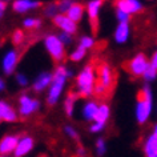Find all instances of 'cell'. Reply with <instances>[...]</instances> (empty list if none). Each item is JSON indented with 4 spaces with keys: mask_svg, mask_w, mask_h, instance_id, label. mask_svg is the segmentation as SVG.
I'll use <instances>...</instances> for the list:
<instances>
[{
    "mask_svg": "<svg viewBox=\"0 0 157 157\" xmlns=\"http://www.w3.org/2000/svg\"><path fill=\"white\" fill-rule=\"evenodd\" d=\"M76 85H77V96L81 97H87L89 95H92L95 91V85H96V80H95V69L92 65H88L81 71L80 75L77 76L76 80Z\"/></svg>",
    "mask_w": 157,
    "mask_h": 157,
    "instance_id": "6da1fadb",
    "label": "cell"
},
{
    "mask_svg": "<svg viewBox=\"0 0 157 157\" xmlns=\"http://www.w3.org/2000/svg\"><path fill=\"white\" fill-rule=\"evenodd\" d=\"M71 76V72L67 71L64 67H59L56 69V72L53 75V80L51 83V88H49V93H48V104L53 105L57 103L59 97H60L61 92H63V88H64V84H65V80L67 77Z\"/></svg>",
    "mask_w": 157,
    "mask_h": 157,
    "instance_id": "7a4b0ae2",
    "label": "cell"
},
{
    "mask_svg": "<svg viewBox=\"0 0 157 157\" xmlns=\"http://www.w3.org/2000/svg\"><path fill=\"white\" fill-rule=\"evenodd\" d=\"M152 111V93L149 87L141 89L137 95V105H136V117L139 123H144L149 117V113Z\"/></svg>",
    "mask_w": 157,
    "mask_h": 157,
    "instance_id": "3957f363",
    "label": "cell"
},
{
    "mask_svg": "<svg viewBox=\"0 0 157 157\" xmlns=\"http://www.w3.org/2000/svg\"><path fill=\"white\" fill-rule=\"evenodd\" d=\"M45 47L48 49L49 55L52 56L55 61H60L64 59L65 53H64V44L61 43V40L57 36L49 35L45 39Z\"/></svg>",
    "mask_w": 157,
    "mask_h": 157,
    "instance_id": "277c9868",
    "label": "cell"
},
{
    "mask_svg": "<svg viewBox=\"0 0 157 157\" xmlns=\"http://www.w3.org/2000/svg\"><path fill=\"white\" fill-rule=\"evenodd\" d=\"M149 65L151 64L147 61V57H145L143 53H139L129 63L125 64V68H127L128 72L131 75H133V76H141V75L144 76V73L147 72Z\"/></svg>",
    "mask_w": 157,
    "mask_h": 157,
    "instance_id": "5b68a950",
    "label": "cell"
},
{
    "mask_svg": "<svg viewBox=\"0 0 157 157\" xmlns=\"http://www.w3.org/2000/svg\"><path fill=\"white\" fill-rule=\"evenodd\" d=\"M97 83L103 84L105 88H107L108 93L111 92V89L113 87V84H115V80H113V73L111 68L108 67V64H100L97 67Z\"/></svg>",
    "mask_w": 157,
    "mask_h": 157,
    "instance_id": "8992f818",
    "label": "cell"
},
{
    "mask_svg": "<svg viewBox=\"0 0 157 157\" xmlns=\"http://www.w3.org/2000/svg\"><path fill=\"white\" fill-rule=\"evenodd\" d=\"M53 23L59 27V28L63 29V32H67L69 35L76 32V28H77L76 23L73 20H71L67 15H56V16L53 17Z\"/></svg>",
    "mask_w": 157,
    "mask_h": 157,
    "instance_id": "52a82bcc",
    "label": "cell"
},
{
    "mask_svg": "<svg viewBox=\"0 0 157 157\" xmlns=\"http://www.w3.org/2000/svg\"><path fill=\"white\" fill-rule=\"evenodd\" d=\"M19 103H20V113L23 116L31 115V113H33L35 111H37L39 107H40L37 100H33L28 96H21Z\"/></svg>",
    "mask_w": 157,
    "mask_h": 157,
    "instance_id": "ba28073f",
    "label": "cell"
},
{
    "mask_svg": "<svg viewBox=\"0 0 157 157\" xmlns=\"http://www.w3.org/2000/svg\"><path fill=\"white\" fill-rule=\"evenodd\" d=\"M116 6H117V10L123 11V12L128 13V15L136 13L143 8L140 3L136 2V0H120V2L116 3Z\"/></svg>",
    "mask_w": 157,
    "mask_h": 157,
    "instance_id": "9c48e42d",
    "label": "cell"
},
{
    "mask_svg": "<svg viewBox=\"0 0 157 157\" xmlns=\"http://www.w3.org/2000/svg\"><path fill=\"white\" fill-rule=\"evenodd\" d=\"M19 141L20 140H17V137H15V136L4 137V139L2 140V143H0V152H2V155H6V153H10L12 151H16Z\"/></svg>",
    "mask_w": 157,
    "mask_h": 157,
    "instance_id": "30bf717a",
    "label": "cell"
},
{
    "mask_svg": "<svg viewBox=\"0 0 157 157\" xmlns=\"http://www.w3.org/2000/svg\"><path fill=\"white\" fill-rule=\"evenodd\" d=\"M17 63V53L16 51H11L4 56V60H3V69H4L6 73H12V71L15 69Z\"/></svg>",
    "mask_w": 157,
    "mask_h": 157,
    "instance_id": "8fae6325",
    "label": "cell"
},
{
    "mask_svg": "<svg viewBox=\"0 0 157 157\" xmlns=\"http://www.w3.org/2000/svg\"><path fill=\"white\" fill-rule=\"evenodd\" d=\"M0 117H2L3 121H15L17 119V115L11 105L2 101L0 103Z\"/></svg>",
    "mask_w": 157,
    "mask_h": 157,
    "instance_id": "7c38bea8",
    "label": "cell"
},
{
    "mask_svg": "<svg viewBox=\"0 0 157 157\" xmlns=\"http://www.w3.org/2000/svg\"><path fill=\"white\" fill-rule=\"evenodd\" d=\"M32 147H33V140L31 137H24V139H21L19 141V145H17L16 151H15V156L16 157L24 156L25 153H28L32 149Z\"/></svg>",
    "mask_w": 157,
    "mask_h": 157,
    "instance_id": "4fadbf2b",
    "label": "cell"
},
{
    "mask_svg": "<svg viewBox=\"0 0 157 157\" xmlns=\"http://www.w3.org/2000/svg\"><path fill=\"white\" fill-rule=\"evenodd\" d=\"M144 151L147 157H157V135L153 133L148 137V140L145 141Z\"/></svg>",
    "mask_w": 157,
    "mask_h": 157,
    "instance_id": "5bb4252c",
    "label": "cell"
},
{
    "mask_svg": "<svg viewBox=\"0 0 157 157\" xmlns=\"http://www.w3.org/2000/svg\"><path fill=\"white\" fill-rule=\"evenodd\" d=\"M52 80H53V76L51 73H47V72L41 73L40 76L36 78V81H35L33 89L37 91V92H40V91H43V89H45L47 87H48L49 83H52Z\"/></svg>",
    "mask_w": 157,
    "mask_h": 157,
    "instance_id": "9a60e30c",
    "label": "cell"
},
{
    "mask_svg": "<svg viewBox=\"0 0 157 157\" xmlns=\"http://www.w3.org/2000/svg\"><path fill=\"white\" fill-rule=\"evenodd\" d=\"M100 6H101L100 0H95V2H91L88 4L89 19H91V24L93 25V29H95V31H96V27H97V16H99Z\"/></svg>",
    "mask_w": 157,
    "mask_h": 157,
    "instance_id": "2e32d148",
    "label": "cell"
},
{
    "mask_svg": "<svg viewBox=\"0 0 157 157\" xmlns=\"http://www.w3.org/2000/svg\"><path fill=\"white\" fill-rule=\"evenodd\" d=\"M129 36V27L128 23H120L115 32V40L117 43H125Z\"/></svg>",
    "mask_w": 157,
    "mask_h": 157,
    "instance_id": "e0dca14e",
    "label": "cell"
},
{
    "mask_svg": "<svg viewBox=\"0 0 157 157\" xmlns=\"http://www.w3.org/2000/svg\"><path fill=\"white\" fill-rule=\"evenodd\" d=\"M97 112H99V107L96 105V103H87L85 104V107L83 109V115L87 120H96V116H97Z\"/></svg>",
    "mask_w": 157,
    "mask_h": 157,
    "instance_id": "ac0fdd59",
    "label": "cell"
},
{
    "mask_svg": "<svg viewBox=\"0 0 157 157\" xmlns=\"http://www.w3.org/2000/svg\"><path fill=\"white\" fill-rule=\"evenodd\" d=\"M83 13H84V8L83 6L80 4H72V7L68 10V12H67V16H68L71 20H73L75 23L78 21L81 17H83Z\"/></svg>",
    "mask_w": 157,
    "mask_h": 157,
    "instance_id": "d6986e66",
    "label": "cell"
},
{
    "mask_svg": "<svg viewBox=\"0 0 157 157\" xmlns=\"http://www.w3.org/2000/svg\"><path fill=\"white\" fill-rule=\"evenodd\" d=\"M37 6H39L37 2H31V0H17V2L13 3V8L17 12H25L29 8H33V7Z\"/></svg>",
    "mask_w": 157,
    "mask_h": 157,
    "instance_id": "ffe728a7",
    "label": "cell"
},
{
    "mask_svg": "<svg viewBox=\"0 0 157 157\" xmlns=\"http://www.w3.org/2000/svg\"><path fill=\"white\" fill-rule=\"evenodd\" d=\"M109 117V107L107 104H101L99 107V112H97V116H96V123H100V124H104L107 123Z\"/></svg>",
    "mask_w": 157,
    "mask_h": 157,
    "instance_id": "44dd1931",
    "label": "cell"
},
{
    "mask_svg": "<svg viewBox=\"0 0 157 157\" xmlns=\"http://www.w3.org/2000/svg\"><path fill=\"white\" fill-rule=\"evenodd\" d=\"M76 97H77V93L71 92L69 95H68V97H67V100H65L64 107H65V112H67V115H68V116H72L73 104H75V100H76Z\"/></svg>",
    "mask_w": 157,
    "mask_h": 157,
    "instance_id": "7402d4cb",
    "label": "cell"
},
{
    "mask_svg": "<svg viewBox=\"0 0 157 157\" xmlns=\"http://www.w3.org/2000/svg\"><path fill=\"white\" fill-rule=\"evenodd\" d=\"M157 76V69L153 65H149V68L147 69V72L144 73V78L147 81H152L153 78H156Z\"/></svg>",
    "mask_w": 157,
    "mask_h": 157,
    "instance_id": "603a6c76",
    "label": "cell"
},
{
    "mask_svg": "<svg viewBox=\"0 0 157 157\" xmlns=\"http://www.w3.org/2000/svg\"><path fill=\"white\" fill-rule=\"evenodd\" d=\"M84 55H85V48H83V47L80 45L72 55H71V59H72L73 61H78V60H81V59L84 57Z\"/></svg>",
    "mask_w": 157,
    "mask_h": 157,
    "instance_id": "cb8c5ba5",
    "label": "cell"
},
{
    "mask_svg": "<svg viewBox=\"0 0 157 157\" xmlns=\"http://www.w3.org/2000/svg\"><path fill=\"white\" fill-rule=\"evenodd\" d=\"M37 25H40V20H37V19H27L24 21V27H27V28H33Z\"/></svg>",
    "mask_w": 157,
    "mask_h": 157,
    "instance_id": "d4e9b609",
    "label": "cell"
},
{
    "mask_svg": "<svg viewBox=\"0 0 157 157\" xmlns=\"http://www.w3.org/2000/svg\"><path fill=\"white\" fill-rule=\"evenodd\" d=\"M80 45L83 47V48H91V47L93 45V39L92 37H83L80 41Z\"/></svg>",
    "mask_w": 157,
    "mask_h": 157,
    "instance_id": "484cf974",
    "label": "cell"
},
{
    "mask_svg": "<svg viewBox=\"0 0 157 157\" xmlns=\"http://www.w3.org/2000/svg\"><path fill=\"white\" fill-rule=\"evenodd\" d=\"M96 148H97V153L101 156L105 153V144H104V140L103 139H99L96 143Z\"/></svg>",
    "mask_w": 157,
    "mask_h": 157,
    "instance_id": "4316f807",
    "label": "cell"
},
{
    "mask_svg": "<svg viewBox=\"0 0 157 157\" xmlns=\"http://www.w3.org/2000/svg\"><path fill=\"white\" fill-rule=\"evenodd\" d=\"M116 15H117V17H119L120 23H128V19H129V15L128 13H125V12H123V11L117 10Z\"/></svg>",
    "mask_w": 157,
    "mask_h": 157,
    "instance_id": "83f0119b",
    "label": "cell"
},
{
    "mask_svg": "<svg viewBox=\"0 0 157 157\" xmlns=\"http://www.w3.org/2000/svg\"><path fill=\"white\" fill-rule=\"evenodd\" d=\"M61 40V43L63 44H68V43H71V35L69 33H67V32H63V33H60V37H59Z\"/></svg>",
    "mask_w": 157,
    "mask_h": 157,
    "instance_id": "f1b7e54d",
    "label": "cell"
},
{
    "mask_svg": "<svg viewBox=\"0 0 157 157\" xmlns=\"http://www.w3.org/2000/svg\"><path fill=\"white\" fill-rule=\"evenodd\" d=\"M21 40H23V32L21 31H16L13 33V43L15 44H19V43H21Z\"/></svg>",
    "mask_w": 157,
    "mask_h": 157,
    "instance_id": "f546056e",
    "label": "cell"
},
{
    "mask_svg": "<svg viewBox=\"0 0 157 157\" xmlns=\"http://www.w3.org/2000/svg\"><path fill=\"white\" fill-rule=\"evenodd\" d=\"M65 132L68 133V136H71L72 139L77 140V133H76V131H75L73 128H71V127H65Z\"/></svg>",
    "mask_w": 157,
    "mask_h": 157,
    "instance_id": "4dcf8cb0",
    "label": "cell"
},
{
    "mask_svg": "<svg viewBox=\"0 0 157 157\" xmlns=\"http://www.w3.org/2000/svg\"><path fill=\"white\" fill-rule=\"evenodd\" d=\"M16 80L19 81V84H20V85H25L27 83H28V80H27V77L24 76V75H21V73H19L17 76H16Z\"/></svg>",
    "mask_w": 157,
    "mask_h": 157,
    "instance_id": "1f68e13d",
    "label": "cell"
},
{
    "mask_svg": "<svg viewBox=\"0 0 157 157\" xmlns=\"http://www.w3.org/2000/svg\"><path fill=\"white\" fill-rule=\"evenodd\" d=\"M71 7H72V3L64 2V3H60V7H59V8H60V11H67V12H68V10L71 8Z\"/></svg>",
    "mask_w": 157,
    "mask_h": 157,
    "instance_id": "d6a6232c",
    "label": "cell"
},
{
    "mask_svg": "<svg viewBox=\"0 0 157 157\" xmlns=\"http://www.w3.org/2000/svg\"><path fill=\"white\" fill-rule=\"evenodd\" d=\"M103 128H104V124L96 123V124H93L92 127H91V131H92V132H100Z\"/></svg>",
    "mask_w": 157,
    "mask_h": 157,
    "instance_id": "836d02e7",
    "label": "cell"
},
{
    "mask_svg": "<svg viewBox=\"0 0 157 157\" xmlns=\"http://www.w3.org/2000/svg\"><path fill=\"white\" fill-rule=\"evenodd\" d=\"M55 10H56V7H55V6H49L48 8H47L45 13L47 15H52V16H53V15H55ZM55 16H56V15H55Z\"/></svg>",
    "mask_w": 157,
    "mask_h": 157,
    "instance_id": "e575fe53",
    "label": "cell"
},
{
    "mask_svg": "<svg viewBox=\"0 0 157 157\" xmlns=\"http://www.w3.org/2000/svg\"><path fill=\"white\" fill-rule=\"evenodd\" d=\"M151 65H153L155 68L157 69V52L153 55V57H152V63H151Z\"/></svg>",
    "mask_w": 157,
    "mask_h": 157,
    "instance_id": "d590c367",
    "label": "cell"
},
{
    "mask_svg": "<svg viewBox=\"0 0 157 157\" xmlns=\"http://www.w3.org/2000/svg\"><path fill=\"white\" fill-rule=\"evenodd\" d=\"M4 8H6V3L2 2V3H0V11L3 12V11H4Z\"/></svg>",
    "mask_w": 157,
    "mask_h": 157,
    "instance_id": "8d00e7d4",
    "label": "cell"
},
{
    "mask_svg": "<svg viewBox=\"0 0 157 157\" xmlns=\"http://www.w3.org/2000/svg\"><path fill=\"white\" fill-rule=\"evenodd\" d=\"M0 88H2V89H4V83H3V81H2V83H0Z\"/></svg>",
    "mask_w": 157,
    "mask_h": 157,
    "instance_id": "74e56055",
    "label": "cell"
}]
</instances>
